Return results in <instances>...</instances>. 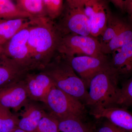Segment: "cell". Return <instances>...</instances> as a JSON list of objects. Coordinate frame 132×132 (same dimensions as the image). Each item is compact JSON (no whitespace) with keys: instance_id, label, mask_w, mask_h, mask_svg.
<instances>
[{"instance_id":"19","label":"cell","mask_w":132,"mask_h":132,"mask_svg":"<svg viewBox=\"0 0 132 132\" xmlns=\"http://www.w3.org/2000/svg\"><path fill=\"white\" fill-rule=\"evenodd\" d=\"M15 4L21 10L34 18L47 17L43 0H17Z\"/></svg>"},{"instance_id":"30","label":"cell","mask_w":132,"mask_h":132,"mask_svg":"<svg viewBox=\"0 0 132 132\" xmlns=\"http://www.w3.org/2000/svg\"><path fill=\"white\" fill-rule=\"evenodd\" d=\"M3 48L2 46L0 45V56L3 54Z\"/></svg>"},{"instance_id":"25","label":"cell","mask_w":132,"mask_h":132,"mask_svg":"<svg viewBox=\"0 0 132 132\" xmlns=\"http://www.w3.org/2000/svg\"><path fill=\"white\" fill-rule=\"evenodd\" d=\"M120 90V96L118 105L132 107V78L123 84Z\"/></svg>"},{"instance_id":"10","label":"cell","mask_w":132,"mask_h":132,"mask_svg":"<svg viewBox=\"0 0 132 132\" xmlns=\"http://www.w3.org/2000/svg\"><path fill=\"white\" fill-rule=\"evenodd\" d=\"M24 78L0 88L1 105L15 112L24 107L29 100Z\"/></svg>"},{"instance_id":"28","label":"cell","mask_w":132,"mask_h":132,"mask_svg":"<svg viewBox=\"0 0 132 132\" xmlns=\"http://www.w3.org/2000/svg\"><path fill=\"white\" fill-rule=\"evenodd\" d=\"M125 12H126L132 19V0H126Z\"/></svg>"},{"instance_id":"11","label":"cell","mask_w":132,"mask_h":132,"mask_svg":"<svg viewBox=\"0 0 132 132\" xmlns=\"http://www.w3.org/2000/svg\"><path fill=\"white\" fill-rule=\"evenodd\" d=\"M24 79L29 99L38 102L43 103L50 90L54 86L49 76L42 71L36 73H28Z\"/></svg>"},{"instance_id":"9","label":"cell","mask_w":132,"mask_h":132,"mask_svg":"<svg viewBox=\"0 0 132 132\" xmlns=\"http://www.w3.org/2000/svg\"><path fill=\"white\" fill-rule=\"evenodd\" d=\"M30 26L17 33L5 44L3 54L32 71L28 46Z\"/></svg>"},{"instance_id":"29","label":"cell","mask_w":132,"mask_h":132,"mask_svg":"<svg viewBox=\"0 0 132 132\" xmlns=\"http://www.w3.org/2000/svg\"><path fill=\"white\" fill-rule=\"evenodd\" d=\"M9 132H27L24 131V130H22L19 128L17 127L13 130H12L11 131Z\"/></svg>"},{"instance_id":"21","label":"cell","mask_w":132,"mask_h":132,"mask_svg":"<svg viewBox=\"0 0 132 132\" xmlns=\"http://www.w3.org/2000/svg\"><path fill=\"white\" fill-rule=\"evenodd\" d=\"M20 120L10 109L0 105V132H9L18 127Z\"/></svg>"},{"instance_id":"2","label":"cell","mask_w":132,"mask_h":132,"mask_svg":"<svg viewBox=\"0 0 132 132\" xmlns=\"http://www.w3.org/2000/svg\"><path fill=\"white\" fill-rule=\"evenodd\" d=\"M118 76L111 65L95 75L87 87L89 90L86 104L92 108H106L118 105L120 94Z\"/></svg>"},{"instance_id":"6","label":"cell","mask_w":132,"mask_h":132,"mask_svg":"<svg viewBox=\"0 0 132 132\" xmlns=\"http://www.w3.org/2000/svg\"><path fill=\"white\" fill-rule=\"evenodd\" d=\"M61 15L60 24L56 25L61 35H91L90 22L81 6L79 0L66 1Z\"/></svg>"},{"instance_id":"14","label":"cell","mask_w":132,"mask_h":132,"mask_svg":"<svg viewBox=\"0 0 132 132\" xmlns=\"http://www.w3.org/2000/svg\"><path fill=\"white\" fill-rule=\"evenodd\" d=\"M30 71L2 54L0 59V88L21 80Z\"/></svg>"},{"instance_id":"17","label":"cell","mask_w":132,"mask_h":132,"mask_svg":"<svg viewBox=\"0 0 132 132\" xmlns=\"http://www.w3.org/2000/svg\"><path fill=\"white\" fill-rule=\"evenodd\" d=\"M132 40V26L125 22L123 27L115 37L109 42L101 45L104 54H110Z\"/></svg>"},{"instance_id":"12","label":"cell","mask_w":132,"mask_h":132,"mask_svg":"<svg viewBox=\"0 0 132 132\" xmlns=\"http://www.w3.org/2000/svg\"><path fill=\"white\" fill-rule=\"evenodd\" d=\"M90 113L96 119L105 118L127 132H132V114L126 109L117 107L92 108Z\"/></svg>"},{"instance_id":"7","label":"cell","mask_w":132,"mask_h":132,"mask_svg":"<svg viewBox=\"0 0 132 132\" xmlns=\"http://www.w3.org/2000/svg\"><path fill=\"white\" fill-rule=\"evenodd\" d=\"M81 6L90 22L91 35L97 38L106 28L111 13L106 1L80 0Z\"/></svg>"},{"instance_id":"24","label":"cell","mask_w":132,"mask_h":132,"mask_svg":"<svg viewBox=\"0 0 132 132\" xmlns=\"http://www.w3.org/2000/svg\"><path fill=\"white\" fill-rule=\"evenodd\" d=\"M34 132H59L58 120L47 112Z\"/></svg>"},{"instance_id":"31","label":"cell","mask_w":132,"mask_h":132,"mask_svg":"<svg viewBox=\"0 0 132 132\" xmlns=\"http://www.w3.org/2000/svg\"><path fill=\"white\" fill-rule=\"evenodd\" d=\"M1 56H0V57H1Z\"/></svg>"},{"instance_id":"22","label":"cell","mask_w":132,"mask_h":132,"mask_svg":"<svg viewBox=\"0 0 132 132\" xmlns=\"http://www.w3.org/2000/svg\"><path fill=\"white\" fill-rule=\"evenodd\" d=\"M57 120L59 132H88L79 118H67Z\"/></svg>"},{"instance_id":"26","label":"cell","mask_w":132,"mask_h":132,"mask_svg":"<svg viewBox=\"0 0 132 132\" xmlns=\"http://www.w3.org/2000/svg\"><path fill=\"white\" fill-rule=\"evenodd\" d=\"M96 132H127L109 122L105 123Z\"/></svg>"},{"instance_id":"3","label":"cell","mask_w":132,"mask_h":132,"mask_svg":"<svg viewBox=\"0 0 132 132\" xmlns=\"http://www.w3.org/2000/svg\"><path fill=\"white\" fill-rule=\"evenodd\" d=\"M50 78L54 85L72 97L86 102L88 92L86 85L72 67L60 55L41 70Z\"/></svg>"},{"instance_id":"1","label":"cell","mask_w":132,"mask_h":132,"mask_svg":"<svg viewBox=\"0 0 132 132\" xmlns=\"http://www.w3.org/2000/svg\"><path fill=\"white\" fill-rule=\"evenodd\" d=\"M61 36L56 25L47 17L33 18L28 46L33 70H42L53 60Z\"/></svg>"},{"instance_id":"15","label":"cell","mask_w":132,"mask_h":132,"mask_svg":"<svg viewBox=\"0 0 132 132\" xmlns=\"http://www.w3.org/2000/svg\"><path fill=\"white\" fill-rule=\"evenodd\" d=\"M110 65L118 76L132 73V40L112 53Z\"/></svg>"},{"instance_id":"20","label":"cell","mask_w":132,"mask_h":132,"mask_svg":"<svg viewBox=\"0 0 132 132\" xmlns=\"http://www.w3.org/2000/svg\"><path fill=\"white\" fill-rule=\"evenodd\" d=\"M125 22L111 13L109 17L106 28L101 36V39L100 41L101 45L107 43L114 38L123 27Z\"/></svg>"},{"instance_id":"8","label":"cell","mask_w":132,"mask_h":132,"mask_svg":"<svg viewBox=\"0 0 132 132\" xmlns=\"http://www.w3.org/2000/svg\"><path fill=\"white\" fill-rule=\"evenodd\" d=\"M64 60L79 75L87 89L91 79L99 72L111 65L106 56L97 57L83 55Z\"/></svg>"},{"instance_id":"23","label":"cell","mask_w":132,"mask_h":132,"mask_svg":"<svg viewBox=\"0 0 132 132\" xmlns=\"http://www.w3.org/2000/svg\"><path fill=\"white\" fill-rule=\"evenodd\" d=\"M47 17L50 20H54L61 16L64 9V1L43 0Z\"/></svg>"},{"instance_id":"4","label":"cell","mask_w":132,"mask_h":132,"mask_svg":"<svg viewBox=\"0 0 132 132\" xmlns=\"http://www.w3.org/2000/svg\"><path fill=\"white\" fill-rule=\"evenodd\" d=\"M48 113L57 120L75 118L81 119L85 112L82 102L55 86L43 102Z\"/></svg>"},{"instance_id":"27","label":"cell","mask_w":132,"mask_h":132,"mask_svg":"<svg viewBox=\"0 0 132 132\" xmlns=\"http://www.w3.org/2000/svg\"><path fill=\"white\" fill-rule=\"evenodd\" d=\"M111 3L118 9L123 12H125L126 1L123 0H112L110 1Z\"/></svg>"},{"instance_id":"5","label":"cell","mask_w":132,"mask_h":132,"mask_svg":"<svg viewBox=\"0 0 132 132\" xmlns=\"http://www.w3.org/2000/svg\"><path fill=\"white\" fill-rule=\"evenodd\" d=\"M57 52L64 59L83 55L97 57L106 56L102 52L101 44L97 38L91 35L72 34H61Z\"/></svg>"},{"instance_id":"16","label":"cell","mask_w":132,"mask_h":132,"mask_svg":"<svg viewBox=\"0 0 132 132\" xmlns=\"http://www.w3.org/2000/svg\"><path fill=\"white\" fill-rule=\"evenodd\" d=\"M32 19L0 20V45H5L17 33L30 26Z\"/></svg>"},{"instance_id":"13","label":"cell","mask_w":132,"mask_h":132,"mask_svg":"<svg viewBox=\"0 0 132 132\" xmlns=\"http://www.w3.org/2000/svg\"><path fill=\"white\" fill-rule=\"evenodd\" d=\"M23 108L18 127L27 132H34L47 112L43 105L30 100Z\"/></svg>"},{"instance_id":"18","label":"cell","mask_w":132,"mask_h":132,"mask_svg":"<svg viewBox=\"0 0 132 132\" xmlns=\"http://www.w3.org/2000/svg\"><path fill=\"white\" fill-rule=\"evenodd\" d=\"M34 18L22 11L12 1L0 0V20Z\"/></svg>"}]
</instances>
